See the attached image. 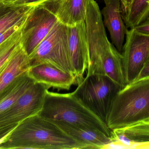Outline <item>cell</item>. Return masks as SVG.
<instances>
[{
  "label": "cell",
  "mask_w": 149,
  "mask_h": 149,
  "mask_svg": "<svg viewBox=\"0 0 149 149\" xmlns=\"http://www.w3.org/2000/svg\"><path fill=\"white\" fill-rule=\"evenodd\" d=\"M0 149H83L86 146L39 114L24 120L0 145Z\"/></svg>",
  "instance_id": "obj_1"
},
{
  "label": "cell",
  "mask_w": 149,
  "mask_h": 149,
  "mask_svg": "<svg viewBox=\"0 0 149 149\" xmlns=\"http://www.w3.org/2000/svg\"><path fill=\"white\" fill-rule=\"evenodd\" d=\"M149 121V79L120 90L113 100L107 125L111 130Z\"/></svg>",
  "instance_id": "obj_2"
},
{
  "label": "cell",
  "mask_w": 149,
  "mask_h": 149,
  "mask_svg": "<svg viewBox=\"0 0 149 149\" xmlns=\"http://www.w3.org/2000/svg\"><path fill=\"white\" fill-rule=\"evenodd\" d=\"M39 115L52 122H61L77 127L98 129L112 137V130L73 94L46 93Z\"/></svg>",
  "instance_id": "obj_3"
},
{
  "label": "cell",
  "mask_w": 149,
  "mask_h": 149,
  "mask_svg": "<svg viewBox=\"0 0 149 149\" xmlns=\"http://www.w3.org/2000/svg\"><path fill=\"white\" fill-rule=\"evenodd\" d=\"M122 89L107 75H86L73 92L74 96L107 124L114 98Z\"/></svg>",
  "instance_id": "obj_4"
},
{
  "label": "cell",
  "mask_w": 149,
  "mask_h": 149,
  "mask_svg": "<svg viewBox=\"0 0 149 149\" xmlns=\"http://www.w3.org/2000/svg\"><path fill=\"white\" fill-rule=\"evenodd\" d=\"M45 85L34 82L17 100L0 115V145L20 123L39 114L47 91Z\"/></svg>",
  "instance_id": "obj_5"
},
{
  "label": "cell",
  "mask_w": 149,
  "mask_h": 149,
  "mask_svg": "<svg viewBox=\"0 0 149 149\" xmlns=\"http://www.w3.org/2000/svg\"><path fill=\"white\" fill-rule=\"evenodd\" d=\"M29 58L30 66L49 63L74 76L69 53L68 26L58 21Z\"/></svg>",
  "instance_id": "obj_6"
},
{
  "label": "cell",
  "mask_w": 149,
  "mask_h": 149,
  "mask_svg": "<svg viewBox=\"0 0 149 149\" xmlns=\"http://www.w3.org/2000/svg\"><path fill=\"white\" fill-rule=\"evenodd\" d=\"M58 21L55 12L42 3L34 7L22 27L21 44L29 56Z\"/></svg>",
  "instance_id": "obj_7"
},
{
  "label": "cell",
  "mask_w": 149,
  "mask_h": 149,
  "mask_svg": "<svg viewBox=\"0 0 149 149\" xmlns=\"http://www.w3.org/2000/svg\"><path fill=\"white\" fill-rule=\"evenodd\" d=\"M122 56L127 85L136 80L149 58V35L142 34L134 28L127 29Z\"/></svg>",
  "instance_id": "obj_8"
},
{
  "label": "cell",
  "mask_w": 149,
  "mask_h": 149,
  "mask_svg": "<svg viewBox=\"0 0 149 149\" xmlns=\"http://www.w3.org/2000/svg\"><path fill=\"white\" fill-rule=\"evenodd\" d=\"M68 26L69 53L76 85L84 78L88 61V49L85 21Z\"/></svg>",
  "instance_id": "obj_9"
},
{
  "label": "cell",
  "mask_w": 149,
  "mask_h": 149,
  "mask_svg": "<svg viewBox=\"0 0 149 149\" xmlns=\"http://www.w3.org/2000/svg\"><path fill=\"white\" fill-rule=\"evenodd\" d=\"M28 73L35 82L45 85L49 88L69 90L72 86L76 85V78L73 74L49 63L30 66Z\"/></svg>",
  "instance_id": "obj_10"
},
{
  "label": "cell",
  "mask_w": 149,
  "mask_h": 149,
  "mask_svg": "<svg viewBox=\"0 0 149 149\" xmlns=\"http://www.w3.org/2000/svg\"><path fill=\"white\" fill-rule=\"evenodd\" d=\"M101 11L103 23L110 34L112 43L122 53L128 29L123 18L120 0H104Z\"/></svg>",
  "instance_id": "obj_11"
},
{
  "label": "cell",
  "mask_w": 149,
  "mask_h": 149,
  "mask_svg": "<svg viewBox=\"0 0 149 149\" xmlns=\"http://www.w3.org/2000/svg\"><path fill=\"white\" fill-rule=\"evenodd\" d=\"M113 149H141L149 144V121L112 130Z\"/></svg>",
  "instance_id": "obj_12"
},
{
  "label": "cell",
  "mask_w": 149,
  "mask_h": 149,
  "mask_svg": "<svg viewBox=\"0 0 149 149\" xmlns=\"http://www.w3.org/2000/svg\"><path fill=\"white\" fill-rule=\"evenodd\" d=\"M91 0H47L45 3L53 10L58 21L72 26L85 21Z\"/></svg>",
  "instance_id": "obj_13"
},
{
  "label": "cell",
  "mask_w": 149,
  "mask_h": 149,
  "mask_svg": "<svg viewBox=\"0 0 149 149\" xmlns=\"http://www.w3.org/2000/svg\"><path fill=\"white\" fill-rule=\"evenodd\" d=\"M30 67L29 55L20 44L0 72V95Z\"/></svg>",
  "instance_id": "obj_14"
},
{
  "label": "cell",
  "mask_w": 149,
  "mask_h": 149,
  "mask_svg": "<svg viewBox=\"0 0 149 149\" xmlns=\"http://www.w3.org/2000/svg\"><path fill=\"white\" fill-rule=\"evenodd\" d=\"M53 122L67 134L85 145L86 149H104L113 141L112 137L98 129L77 127L61 122Z\"/></svg>",
  "instance_id": "obj_15"
},
{
  "label": "cell",
  "mask_w": 149,
  "mask_h": 149,
  "mask_svg": "<svg viewBox=\"0 0 149 149\" xmlns=\"http://www.w3.org/2000/svg\"><path fill=\"white\" fill-rule=\"evenodd\" d=\"M34 82L26 73L2 93L0 95V115L8 110Z\"/></svg>",
  "instance_id": "obj_16"
},
{
  "label": "cell",
  "mask_w": 149,
  "mask_h": 149,
  "mask_svg": "<svg viewBox=\"0 0 149 149\" xmlns=\"http://www.w3.org/2000/svg\"><path fill=\"white\" fill-rule=\"evenodd\" d=\"M121 13L127 28L133 29L149 16V0H133L129 7Z\"/></svg>",
  "instance_id": "obj_17"
},
{
  "label": "cell",
  "mask_w": 149,
  "mask_h": 149,
  "mask_svg": "<svg viewBox=\"0 0 149 149\" xmlns=\"http://www.w3.org/2000/svg\"><path fill=\"white\" fill-rule=\"evenodd\" d=\"M35 6H9L0 14V32L25 21Z\"/></svg>",
  "instance_id": "obj_18"
},
{
  "label": "cell",
  "mask_w": 149,
  "mask_h": 149,
  "mask_svg": "<svg viewBox=\"0 0 149 149\" xmlns=\"http://www.w3.org/2000/svg\"><path fill=\"white\" fill-rule=\"evenodd\" d=\"M22 26L0 45V72L21 43Z\"/></svg>",
  "instance_id": "obj_19"
},
{
  "label": "cell",
  "mask_w": 149,
  "mask_h": 149,
  "mask_svg": "<svg viewBox=\"0 0 149 149\" xmlns=\"http://www.w3.org/2000/svg\"><path fill=\"white\" fill-rule=\"evenodd\" d=\"M46 1L47 0H8L3 3L10 6H19L38 5Z\"/></svg>",
  "instance_id": "obj_20"
},
{
  "label": "cell",
  "mask_w": 149,
  "mask_h": 149,
  "mask_svg": "<svg viewBox=\"0 0 149 149\" xmlns=\"http://www.w3.org/2000/svg\"><path fill=\"white\" fill-rule=\"evenodd\" d=\"M25 21L13 25L9 29L0 32V45L6 40L9 37L18 30L24 23Z\"/></svg>",
  "instance_id": "obj_21"
},
{
  "label": "cell",
  "mask_w": 149,
  "mask_h": 149,
  "mask_svg": "<svg viewBox=\"0 0 149 149\" xmlns=\"http://www.w3.org/2000/svg\"><path fill=\"white\" fill-rule=\"evenodd\" d=\"M134 29L140 33L149 35V16Z\"/></svg>",
  "instance_id": "obj_22"
},
{
  "label": "cell",
  "mask_w": 149,
  "mask_h": 149,
  "mask_svg": "<svg viewBox=\"0 0 149 149\" xmlns=\"http://www.w3.org/2000/svg\"><path fill=\"white\" fill-rule=\"evenodd\" d=\"M147 79H149V58L135 81Z\"/></svg>",
  "instance_id": "obj_23"
},
{
  "label": "cell",
  "mask_w": 149,
  "mask_h": 149,
  "mask_svg": "<svg viewBox=\"0 0 149 149\" xmlns=\"http://www.w3.org/2000/svg\"><path fill=\"white\" fill-rule=\"evenodd\" d=\"M121 6V11L126 10L129 7L133 0H120Z\"/></svg>",
  "instance_id": "obj_24"
},
{
  "label": "cell",
  "mask_w": 149,
  "mask_h": 149,
  "mask_svg": "<svg viewBox=\"0 0 149 149\" xmlns=\"http://www.w3.org/2000/svg\"><path fill=\"white\" fill-rule=\"evenodd\" d=\"M9 6L3 3L0 2V14L2 13L6 9L8 8Z\"/></svg>",
  "instance_id": "obj_25"
},
{
  "label": "cell",
  "mask_w": 149,
  "mask_h": 149,
  "mask_svg": "<svg viewBox=\"0 0 149 149\" xmlns=\"http://www.w3.org/2000/svg\"><path fill=\"white\" fill-rule=\"evenodd\" d=\"M141 149H149V144L143 146L141 148Z\"/></svg>",
  "instance_id": "obj_26"
},
{
  "label": "cell",
  "mask_w": 149,
  "mask_h": 149,
  "mask_svg": "<svg viewBox=\"0 0 149 149\" xmlns=\"http://www.w3.org/2000/svg\"><path fill=\"white\" fill-rule=\"evenodd\" d=\"M7 1H8V0H0V2H3Z\"/></svg>",
  "instance_id": "obj_27"
}]
</instances>
